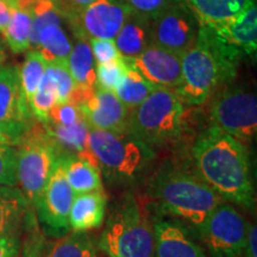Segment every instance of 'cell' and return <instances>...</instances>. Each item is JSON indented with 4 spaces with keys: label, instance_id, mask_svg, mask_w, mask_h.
I'll use <instances>...</instances> for the list:
<instances>
[{
    "label": "cell",
    "instance_id": "6da1fadb",
    "mask_svg": "<svg viewBox=\"0 0 257 257\" xmlns=\"http://www.w3.org/2000/svg\"><path fill=\"white\" fill-rule=\"evenodd\" d=\"M195 173L221 200L255 211L256 192L245 144L210 126L192 148Z\"/></svg>",
    "mask_w": 257,
    "mask_h": 257
},
{
    "label": "cell",
    "instance_id": "7a4b0ae2",
    "mask_svg": "<svg viewBox=\"0 0 257 257\" xmlns=\"http://www.w3.org/2000/svg\"><path fill=\"white\" fill-rule=\"evenodd\" d=\"M242 57L210 28L199 24L197 41L181 55V82L175 93L185 104L202 105L217 86L236 76Z\"/></svg>",
    "mask_w": 257,
    "mask_h": 257
},
{
    "label": "cell",
    "instance_id": "3957f363",
    "mask_svg": "<svg viewBox=\"0 0 257 257\" xmlns=\"http://www.w3.org/2000/svg\"><path fill=\"white\" fill-rule=\"evenodd\" d=\"M149 192L163 211L197 231L223 201L195 170L174 165L157 170L150 179Z\"/></svg>",
    "mask_w": 257,
    "mask_h": 257
},
{
    "label": "cell",
    "instance_id": "277c9868",
    "mask_svg": "<svg viewBox=\"0 0 257 257\" xmlns=\"http://www.w3.org/2000/svg\"><path fill=\"white\" fill-rule=\"evenodd\" d=\"M154 221L137 198L124 195L106 220L98 249L107 257H155Z\"/></svg>",
    "mask_w": 257,
    "mask_h": 257
},
{
    "label": "cell",
    "instance_id": "5b68a950",
    "mask_svg": "<svg viewBox=\"0 0 257 257\" xmlns=\"http://www.w3.org/2000/svg\"><path fill=\"white\" fill-rule=\"evenodd\" d=\"M87 149L96 167L110 184H130L146 172L155 157L154 149L130 130L89 128Z\"/></svg>",
    "mask_w": 257,
    "mask_h": 257
},
{
    "label": "cell",
    "instance_id": "8992f818",
    "mask_svg": "<svg viewBox=\"0 0 257 257\" xmlns=\"http://www.w3.org/2000/svg\"><path fill=\"white\" fill-rule=\"evenodd\" d=\"M185 102L175 91L155 88L130 112L128 130L154 149L178 141L184 128Z\"/></svg>",
    "mask_w": 257,
    "mask_h": 257
},
{
    "label": "cell",
    "instance_id": "52a82bcc",
    "mask_svg": "<svg viewBox=\"0 0 257 257\" xmlns=\"http://www.w3.org/2000/svg\"><path fill=\"white\" fill-rule=\"evenodd\" d=\"M16 152L17 186L34 208L61 154L38 120L16 146Z\"/></svg>",
    "mask_w": 257,
    "mask_h": 257
},
{
    "label": "cell",
    "instance_id": "ba28073f",
    "mask_svg": "<svg viewBox=\"0 0 257 257\" xmlns=\"http://www.w3.org/2000/svg\"><path fill=\"white\" fill-rule=\"evenodd\" d=\"M211 126L242 143L251 142L257 133V98L243 88L221 91L210 105Z\"/></svg>",
    "mask_w": 257,
    "mask_h": 257
},
{
    "label": "cell",
    "instance_id": "9c48e42d",
    "mask_svg": "<svg viewBox=\"0 0 257 257\" xmlns=\"http://www.w3.org/2000/svg\"><path fill=\"white\" fill-rule=\"evenodd\" d=\"M248 221L229 202L221 201L198 231L208 257H243Z\"/></svg>",
    "mask_w": 257,
    "mask_h": 257
},
{
    "label": "cell",
    "instance_id": "30bf717a",
    "mask_svg": "<svg viewBox=\"0 0 257 257\" xmlns=\"http://www.w3.org/2000/svg\"><path fill=\"white\" fill-rule=\"evenodd\" d=\"M74 197L75 194L64 176L61 155L56 161L46 187L34 206L37 221L43 232L55 238L69 232L68 216Z\"/></svg>",
    "mask_w": 257,
    "mask_h": 257
},
{
    "label": "cell",
    "instance_id": "8fae6325",
    "mask_svg": "<svg viewBox=\"0 0 257 257\" xmlns=\"http://www.w3.org/2000/svg\"><path fill=\"white\" fill-rule=\"evenodd\" d=\"M19 79L17 67H0V131L18 146L35 123Z\"/></svg>",
    "mask_w": 257,
    "mask_h": 257
},
{
    "label": "cell",
    "instance_id": "7c38bea8",
    "mask_svg": "<svg viewBox=\"0 0 257 257\" xmlns=\"http://www.w3.org/2000/svg\"><path fill=\"white\" fill-rule=\"evenodd\" d=\"M199 22L187 6L174 2L152 22V42L182 55L197 41Z\"/></svg>",
    "mask_w": 257,
    "mask_h": 257
},
{
    "label": "cell",
    "instance_id": "4fadbf2b",
    "mask_svg": "<svg viewBox=\"0 0 257 257\" xmlns=\"http://www.w3.org/2000/svg\"><path fill=\"white\" fill-rule=\"evenodd\" d=\"M131 15V10L119 0H94L78 15L67 19L76 37L91 40H114Z\"/></svg>",
    "mask_w": 257,
    "mask_h": 257
},
{
    "label": "cell",
    "instance_id": "5bb4252c",
    "mask_svg": "<svg viewBox=\"0 0 257 257\" xmlns=\"http://www.w3.org/2000/svg\"><path fill=\"white\" fill-rule=\"evenodd\" d=\"M124 61L128 68L136 70L155 88L176 91L181 82V55L154 43L149 44L136 59Z\"/></svg>",
    "mask_w": 257,
    "mask_h": 257
},
{
    "label": "cell",
    "instance_id": "9a60e30c",
    "mask_svg": "<svg viewBox=\"0 0 257 257\" xmlns=\"http://www.w3.org/2000/svg\"><path fill=\"white\" fill-rule=\"evenodd\" d=\"M89 128L123 131L128 128L130 110L114 92L96 88L94 94L80 106Z\"/></svg>",
    "mask_w": 257,
    "mask_h": 257
},
{
    "label": "cell",
    "instance_id": "2e32d148",
    "mask_svg": "<svg viewBox=\"0 0 257 257\" xmlns=\"http://www.w3.org/2000/svg\"><path fill=\"white\" fill-rule=\"evenodd\" d=\"M154 233L155 257H208L182 221L156 219Z\"/></svg>",
    "mask_w": 257,
    "mask_h": 257
},
{
    "label": "cell",
    "instance_id": "e0dca14e",
    "mask_svg": "<svg viewBox=\"0 0 257 257\" xmlns=\"http://www.w3.org/2000/svg\"><path fill=\"white\" fill-rule=\"evenodd\" d=\"M202 25V24H201ZM207 27V25H206ZM211 29L221 41L229 44L242 55H253L257 49V8L250 6L236 18L211 25Z\"/></svg>",
    "mask_w": 257,
    "mask_h": 257
},
{
    "label": "cell",
    "instance_id": "ac0fdd59",
    "mask_svg": "<svg viewBox=\"0 0 257 257\" xmlns=\"http://www.w3.org/2000/svg\"><path fill=\"white\" fill-rule=\"evenodd\" d=\"M106 201L102 191L76 194L68 216L70 231L87 232L100 227L106 216Z\"/></svg>",
    "mask_w": 257,
    "mask_h": 257
},
{
    "label": "cell",
    "instance_id": "d6986e66",
    "mask_svg": "<svg viewBox=\"0 0 257 257\" xmlns=\"http://www.w3.org/2000/svg\"><path fill=\"white\" fill-rule=\"evenodd\" d=\"M32 210L17 186H0V236L19 233Z\"/></svg>",
    "mask_w": 257,
    "mask_h": 257
},
{
    "label": "cell",
    "instance_id": "ffe728a7",
    "mask_svg": "<svg viewBox=\"0 0 257 257\" xmlns=\"http://www.w3.org/2000/svg\"><path fill=\"white\" fill-rule=\"evenodd\" d=\"M193 12L199 24L211 25L236 18L256 0H179Z\"/></svg>",
    "mask_w": 257,
    "mask_h": 257
},
{
    "label": "cell",
    "instance_id": "44dd1931",
    "mask_svg": "<svg viewBox=\"0 0 257 257\" xmlns=\"http://www.w3.org/2000/svg\"><path fill=\"white\" fill-rule=\"evenodd\" d=\"M114 43L121 59H136L149 44L153 43L152 22L131 12L115 36Z\"/></svg>",
    "mask_w": 257,
    "mask_h": 257
},
{
    "label": "cell",
    "instance_id": "7402d4cb",
    "mask_svg": "<svg viewBox=\"0 0 257 257\" xmlns=\"http://www.w3.org/2000/svg\"><path fill=\"white\" fill-rule=\"evenodd\" d=\"M64 176L74 194L102 191L100 170L79 155H62Z\"/></svg>",
    "mask_w": 257,
    "mask_h": 257
},
{
    "label": "cell",
    "instance_id": "603a6c76",
    "mask_svg": "<svg viewBox=\"0 0 257 257\" xmlns=\"http://www.w3.org/2000/svg\"><path fill=\"white\" fill-rule=\"evenodd\" d=\"M61 155H79L87 149L89 126L85 119L70 125L42 123Z\"/></svg>",
    "mask_w": 257,
    "mask_h": 257
},
{
    "label": "cell",
    "instance_id": "cb8c5ba5",
    "mask_svg": "<svg viewBox=\"0 0 257 257\" xmlns=\"http://www.w3.org/2000/svg\"><path fill=\"white\" fill-rule=\"evenodd\" d=\"M67 66L75 86L96 87L94 57L89 42L85 38L75 37L67 59Z\"/></svg>",
    "mask_w": 257,
    "mask_h": 257
},
{
    "label": "cell",
    "instance_id": "d4e9b609",
    "mask_svg": "<svg viewBox=\"0 0 257 257\" xmlns=\"http://www.w3.org/2000/svg\"><path fill=\"white\" fill-rule=\"evenodd\" d=\"M46 257H100L98 245L86 232L69 231L54 240H47Z\"/></svg>",
    "mask_w": 257,
    "mask_h": 257
},
{
    "label": "cell",
    "instance_id": "484cf974",
    "mask_svg": "<svg viewBox=\"0 0 257 257\" xmlns=\"http://www.w3.org/2000/svg\"><path fill=\"white\" fill-rule=\"evenodd\" d=\"M31 25V8L16 6L12 9L11 18L3 35L6 44L15 54L24 53L30 48Z\"/></svg>",
    "mask_w": 257,
    "mask_h": 257
},
{
    "label": "cell",
    "instance_id": "4316f807",
    "mask_svg": "<svg viewBox=\"0 0 257 257\" xmlns=\"http://www.w3.org/2000/svg\"><path fill=\"white\" fill-rule=\"evenodd\" d=\"M72 43L62 28L50 25L40 32L36 49L46 62L67 61L69 56Z\"/></svg>",
    "mask_w": 257,
    "mask_h": 257
},
{
    "label": "cell",
    "instance_id": "83f0119b",
    "mask_svg": "<svg viewBox=\"0 0 257 257\" xmlns=\"http://www.w3.org/2000/svg\"><path fill=\"white\" fill-rule=\"evenodd\" d=\"M154 89L155 87L144 80L136 70L128 68L124 80L114 93L128 110L133 111L146 100Z\"/></svg>",
    "mask_w": 257,
    "mask_h": 257
},
{
    "label": "cell",
    "instance_id": "f1b7e54d",
    "mask_svg": "<svg viewBox=\"0 0 257 257\" xmlns=\"http://www.w3.org/2000/svg\"><path fill=\"white\" fill-rule=\"evenodd\" d=\"M32 25L30 34V47L32 50L36 49L38 36L44 28L50 25L61 27L62 24V14L59 6L53 0H37L31 6Z\"/></svg>",
    "mask_w": 257,
    "mask_h": 257
},
{
    "label": "cell",
    "instance_id": "f546056e",
    "mask_svg": "<svg viewBox=\"0 0 257 257\" xmlns=\"http://www.w3.org/2000/svg\"><path fill=\"white\" fill-rule=\"evenodd\" d=\"M47 62L37 50L29 51L25 61L19 69V79H21V86L23 89L24 96L27 99L28 105L30 104L31 98L40 86L41 80L46 72ZM30 107V106H29Z\"/></svg>",
    "mask_w": 257,
    "mask_h": 257
},
{
    "label": "cell",
    "instance_id": "4dcf8cb0",
    "mask_svg": "<svg viewBox=\"0 0 257 257\" xmlns=\"http://www.w3.org/2000/svg\"><path fill=\"white\" fill-rule=\"evenodd\" d=\"M24 238L18 257H46L47 239L38 224L35 211H31L24 225Z\"/></svg>",
    "mask_w": 257,
    "mask_h": 257
},
{
    "label": "cell",
    "instance_id": "1f68e13d",
    "mask_svg": "<svg viewBox=\"0 0 257 257\" xmlns=\"http://www.w3.org/2000/svg\"><path fill=\"white\" fill-rule=\"evenodd\" d=\"M56 104L57 96L55 88H54L49 78L44 74L37 91L35 92L34 96L30 100V104H29L31 113L35 117V119L40 121V123H46L50 111L55 107Z\"/></svg>",
    "mask_w": 257,
    "mask_h": 257
},
{
    "label": "cell",
    "instance_id": "d6a6232c",
    "mask_svg": "<svg viewBox=\"0 0 257 257\" xmlns=\"http://www.w3.org/2000/svg\"><path fill=\"white\" fill-rule=\"evenodd\" d=\"M44 74L49 78L55 88L57 104L69 101L70 94H72L75 83L70 75L67 61H54L48 62Z\"/></svg>",
    "mask_w": 257,
    "mask_h": 257
},
{
    "label": "cell",
    "instance_id": "836d02e7",
    "mask_svg": "<svg viewBox=\"0 0 257 257\" xmlns=\"http://www.w3.org/2000/svg\"><path fill=\"white\" fill-rule=\"evenodd\" d=\"M128 70V66L123 59L108 63L96 64V88L114 92L123 81Z\"/></svg>",
    "mask_w": 257,
    "mask_h": 257
},
{
    "label": "cell",
    "instance_id": "e575fe53",
    "mask_svg": "<svg viewBox=\"0 0 257 257\" xmlns=\"http://www.w3.org/2000/svg\"><path fill=\"white\" fill-rule=\"evenodd\" d=\"M16 157V147L0 144V186H17Z\"/></svg>",
    "mask_w": 257,
    "mask_h": 257
},
{
    "label": "cell",
    "instance_id": "d590c367",
    "mask_svg": "<svg viewBox=\"0 0 257 257\" xmlns=\"http://www.w3.org/2000/svg\"><path fill=\"white\" fill-rule=\"evenodd\" d=\"M174 0H124L131 12L153 22Z\"/></svg>",
    "mask_w": 257,
    "mask_h": 257
},
{
    "label": "cell",
    "instance_id": "8d00e7d4",
    "mask_svg": "<svg viewBox=\"0 0 257 257\" xmlns=\"http://www.w3.org/2000/svg\"><path fill=\"white\" fill-rule=\"evenodd\" d=\"M85 119L80 106L73 104V102H61L56 104L55 107L50 111L49 117L46 123H54L60 125H70L76 121Z\"/></svg>",
    "mask_w": 257,
    "mask_h": 257
},
{
    "label": "cell",
    "instance_id": "74e56055",
    "mask_svg": "<svg viewBox=\"0 0 257 257\" xmlns=\"http://www.w3.org/2000/svg\"><path fill=\"white\" fill-rule=\"evenodd\" d=\"M89 46L96 64L108 63L121 59L114 40H91Z\"/></svg>",
    "mask_w": 257,
    "mask_h": 257
},
{
    "label": "cell",
    "instance_id": "f35d334b",
    "mask_svg": "<svg viewBox=\"0 0 257 257\" xmlns=\"http://www.w3.org/2000/svg\"><path fill=\"white\" fill-rule=\"evenodd\" d=\"M21 243L19 233L0 236V257H18Z\"/></svg>",
    "mask_w": 257,
    "mask_h": 257
},
{
    "label": "cell",
    "instance_id": "ab89813d",
    "mask_svg": "<svg viewBox=\"0 0 257 257\" xmlns=\"http://www.w3.org/2000/svg\"><path fill=\"white\" fill-rule=\"evenodd\" d=\"M94 0H59L57 6H59L62 17L68 18L70 16L78 15L83 9L91 5Z\"/></svg>",
    "mask_w": 257,
    "mask_h": 257
},
{
    "label": "cell",
    "instance_id": "60d3db41",
    "mask_svg": "<svg viewBox=\"0 0 257 257\" xmlns=\"http://www.w3.org/2000/svg\"><path fill=\"white\" fill-rule=\"evenodd\" d=\"M243 257H257V227L255 223H248Z\"/></svg>",
    "mask_w": 257,
    "mask_h": 257
},
{
    "label": "cell",
    "instance_id": "b9f144b4",
    "mask_svg": "<svg viewBox=\"0 0 257 257\" xmlns=\"http://www.w3.org/2000/svg\"><path fill=\"white\" fill-rule=\"evenodd\" d=\"M16 8L9 2V0H0V32L5 30L8 27L10 18H11L12 9Z\"/></svg>",
    "mask_w": 257,
    "mask_h": 257
},
{
    "label": "cell",
    "instance_id": "7bdbcfd3",
    "mask_svg": "<svg viewBox=\"0 0 257 257\" xmlns=\"http://www.w3.org/2000/svg\"><path fill=\"white\" fill-rule=\"evenodd\" d=\"M6 60V53L4 49V46H3V42L0 41V67H3V63Z\"/></svg>",
    "mask_w": 257,
    "mask_h": 257
},
{
    "label": "cell",
    "instance_id": "ee69618b",
    "mask_svg": "<svg viewBox=\"0 0 257 257\" xmlns=\"http://www.w3.org/2000/svg\"><path fill=\"white\" fill-rule=\"evenodd\" d=\"M0 144H5V146H14L11 141L9 140V137H6L2 131H0Z\"/></svg>",
    "mask_w": 257,
    "mask_h": 257
},
{
    "label": "cell",
    "instance_id": "f6af8a7d",
    "mask_svg": "<svg viewBox=\"0 0 257 257\" xmlns=\"http://www.w3.org/2000/svg\"><path fill=\"white\" fill-rule=\"evenodd\" d=\"M53 2H55V3H56V5H57V2H59V0H53Z\"/></svg>",
    "mask_w": 257,
    "mask_h": 257
},
{
    "label": "cell",
    "instance_id": "bcb514c9",
    "mask_svg": "<svg viewBox=\"0 0 257 257\" xmlns=\"http://www.w3.org/2000/svg\"><path fill=\"white\" fill-rule=\"evenodd\" d=\"M119 2H124V0H119Z\"/></svg>",
    "mask_w": 257,
    "mask_h": 257
}]
</instances>
